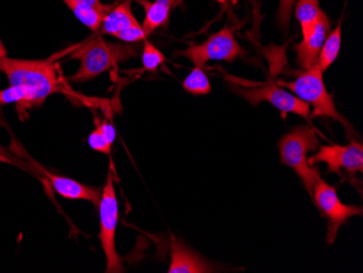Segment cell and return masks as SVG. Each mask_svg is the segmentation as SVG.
Listing matches in <instances>:
<instances>
[{"label": "cell", "instance_id": "1", "mask_svg": "<svg viewBox=\"0 0 363 273\" xmlns=\"http://www.w3.org/2000/svg\"><path fill=\"white\" fill-rule=\"evenodd\" d=\"M138 56V50L132 45L119 44L106 40L101 36L77 47L71 59L81 62L79 70L70 77L71 82L83 83L95 79L101 73L116 69L120 63L126 62Z\"/></svg>", "mask_w": 363, "mask_h": 273}, {"label": "cell", "instance_id": "2", "mask_svg": "<svg viewBox=\"0 0 363 273\" xmlns=\"http://www.w3.org/2000/svg\"><path fill=\"white\" fill-rule=\"evenodd\" d=\"M0 71L7 75L10 85H23L32 89L40 105L52 94L67 91L52 59L22 60L0 56Z\"/></svg>", "mask_w": 363, "mask_h": 273}, {"label": "cell", "instance_id": "3", "mask_svg": "<svg viewBox=\"0 0 363 273\" xmlns=\"http://www.w3.org/2000/svg\"><path fill=\"white\" fill-rule=\"evenodd\" d=\"M277 85L286 87L299 99L312 106L313 111L310 113V117L332 118L346 128L348 135L356 134L350 121L336 110L333 97L328 93L324 84L323 72L320 70L317 65L309 70L299 73L291 82L277 81Z\"/></svg>", "mask_w": 363, "mask_h": 273}, {"label": "cell", "instance_id": "4", "mask_svg": "<svg viewBox=\"0 0 363 273\" xmlns=\"http://www.w3.org/2000/svg\"><path fill=\"white\" fill-rule=\"evenodd\" d=\"M318 147L319 140L315 131L308 126H296L279 142L281 162L297 173L311 197L313 186L321 177L317 168H312L308 164L307 155Z\"/></svg>", "mask_w": 363, "mask_h": 273}, {"label": "cell", "instance_id": "5", "mask_svg": "<svg viewBox=\"0 0 363 273\" xmlns=\"http://www.w3.org/2000/svg\"><path fill=\"white\" fill-rule=\"evenodd\" d=\"M98 209H99V217H101L99 240L107 260L106 272H123V262L116 248V231H117L118 219H119V206H118L111 170L108 172L105 186L101 191V203L98 206Z\"/></svg>", "mask_w": 363, "mask_h": 273}, {"label": "cell", "instance_id": "6", "mask_svg": "<svg viewBox=\"0 0 363 273\" xmlns=\"http://www.w3.org/2000/svg\"><path fill=\"white\" fill-rule=\"evenodd\" d=\"M179 56L191 60L194 66L203 68L211 60L233 62L240 57L246 56V52L234 38L233 30L226 26L201 44L191 45L179 52Z\"/></svg>", "mask_w": 363, "mask_h": 273}, {"label": "cell", "instance_id": "7", "mask_svg": "<svg viewBox=\"0 0 363 273\" xmlns=\"http://www.w3.org/2000/svg\"><path fill=\"white\" fill-rule=\"evenodd\" d=\"M312 199L315 201L321 215L328 219V242L330 244L333 243L342 224L354 216H362V207L342 203L335 187L328 184L321 178L313 186Z\"/></svg>", "mask_w": 363, "mask_h": 273}, {"label": "cell", "instance_id": "8", "mask_svg": "<svg viewBox=\"0 0 363 273\" xmlns=\"http://www.w3.org/2000/svg\"><path fill=\"white\" fill-rule=\"evenodd\" d=\"M319 162L326 164L328 172L336 173L340 177L362 173V143L352 140L350 145L346 146H320L319 152L308 158L309 166L313 167Z\"/></svg>", "mask_w": 363, "mask_h": 273}, {"label": "cell", "instance_id": "9", "mask_svg": "<svg viewBox=\"0 0 363 273\" xmlns=\"http://www.w3.org/2000/svg\"><path fill=\"white\" fill-rule=\"evenodd\" d=\"M234 91L252 106H258L262 101H268L277 109L287 113H295L305 119H309L310 106L299 99L297 96L289 93L279 85L269 83L259 87H234Z\"/></svg>", "mask_w": 363, "mask_h": 273}, {"label": "cell", "instance_id": "10", "mask_svg": "<svg viewBox=\"0 0 363 273\" xmlns=\"http://www.w3.org/2000/svg\"><path fill=\"white\" fill-rule=\"evenodd\" d=\"M330 32H331V24L326 14L321 10L315 30H312V33L307 38L295 46L297 62L303 70H309L317 65L318 57Z\"/></svg>", "mask_w": 363, "mask_h": 273}, {"label": "cell", "instance_id": "11", "mask_svg": "<svg viewBox=\"0 0 363 273\" xmlns=\"http://www.w3.org/2000/svg\"><path fill=\"white\" fill-rule=\"evenodd\" d=\"M43 174L48 179L49 182L54 187L55 191L65 199H83V201H91L95 207L98 208L101 199V189L99 187L87 186L77 182L72 179L65 178L61 175L52 174L40 168Z\"/></svg>", "mask_w": 363, "mask_h": 273}, {"label": "cell", "instance_id": "12", "mask_svg": "<svg viewBox=\"0 0 363 273\" xmlns=\"http://www.w3.org/2000/svg\"><path fill=\"white\" fill-rule=\"evenodd\" d=\"M170 257L171 264L169 267V273L212 272L211 267L207 264V262L179 240H172Z\"/></svg>", "mask_w": 363, "mask_h": 273}, {"label": "cell", "instance_id": "13", "mask_svg": "<svg viewBox=\"0 0 363 273\" xmlns=\"http://www.w3.org/2000/svg\"><path fill=\"white\" fill-rule=\"evenodd\" d=\"M63 3L72 10L82 23L93 32L99 30L106 14L114 6V4L106 5L101 0H63Z\"/></svg>", "mask_w": 363, "mask_h": 273}, {"label": "cell", "instance_id": "14", "mask_svg": "<svg viewBox=\"0 0 363 273\" xmlns=\"http://www.w3.org/2000/svg\"><path fill=\"white\" fill-rule=\"evenodd\" d=\"M145 10V19L142 28L146 36H150L157 28L166 26L172 10L183 0H136Z\"/></svg>", "mask_w": 363, "mask_h": 273}, {"label": "cell", "instance_id": "15", "mask_svg": "<svg viewBox=\"0 0 363 273\" xmlns=\"http://www.w3.org/2000/svg\"><path fill=\"white\" fill-rule=\"evenodd\" d=\"M140 22L136 19L132 11V0H123L106 14L104 18L101 28L97 30L99 36L111 35L117 33L119 30L130 26H138Z\"/></svg>", "mask_w": 363, "mask_h": 273}, {"label": "cell", "instance_id": "16", "mask_svg": "<svg viewBox=\"0 0 363 273\" xmlns=\"http://www.w3.org/2000/svg\"><path fill=\"white\" fill-rule=\"evenodd\" d=\"M16 104V111L20 117L26 115L30 108L40 106L35 93L23 85H10L8 89L0 91V106Z\"/></svg>", "mask_w": 363, "mask_h": 273}, {"label": "cell", "instance_id": "17", "mask_svg": "<svg viewBox=\"0 0 363 273\" xmlns=\"http://www.w3.org/2000/svg\"><path fill=\"white\" fill-rule=\"evenodd\" d=\"M320 12L319 0H298L296 4L295 16L301 23L303 40L315 30Z\"/></svg>", "mask_w": 363, "mask_h": 273}, {"label": "cell", "instance_id": "18", "mask_svg": "<svg viewBox=\"0 0 363 273\" xmlns=\"http://www.w3.org/2000/svg\"><path fill=\"white\" fill-rule=\"evenodd\" d=\"M342 45V24H338L335 30L328 33L321 52L318 57L317 66L322 72H325L333 65L340 52Z\"/></svg>", "mask_w": 363, "mask_h": 273}, {"label": "cell", "instance_id": "19", "mask_svg": "<svg viewBox=\"0 0 363 273\" xmlns=\"http://www.w3.org/2000/svg\"><path fill=\"white\" fill-rule=\"evenodd\" d=\"M116 140V130L109 122L98 123L95 130L89 134V144L96 152L110 155L111 146Z\"/></svg>", "mask_w": 363, "mask_h": 273}, {"label": "cell", "instance_id": "20", "mask_svg": "<svg viewBox=\"0 0 363 273\" xmlns=\"http://www.w3.org/2000/svg\"><path fill=\"white\" fill-rule=\"evenodd\" d=\"M183 87L187 93L193 95H207L211 91L209 77L203 72V68H195L185 77Z\"/></svg>", "mask_w": 363, "mask_h": 273}, {"label": "cell", "instance_id": "21", "mask_svg": "<svg viewBox=\"0 0 363 273\" xmlns=\"http://www.w3.org/2000/svg\"><path fill=\"white\" fill-rule=\"evenodd\" d=\"M166 61V57L150 40H145L143 50V68L148 72H156L159 67Z\"/></svg>", "mask_w": 363, "mask_h": 273}, {"label": "cell", "instance_id": "22", "mask_svg": "<svg viewBox=\"0 0 363 273\" xmlns=\"http://www.w3.org/2000/svg\"><path fill=\"white\" fill-rule=\"evenodd\" d=\"M113 38L130 44V43L140 42V40H145L147 36L144 30H143L142 26L138 24V26H130V28L119 30L117 33L113 34Z\"/></svg>", "mask_w": 363, "mask_h": 273}, {"label": "cell", "instance_id": "23", "mask_svg": "<svg viewBox=\"0 0 363 273\" xmlns=\"http://www.w3.org/2000/svg\"><path fill=\"white\" fill-rule=\"evenodd\" d=\"M295 3L296 0H279V10H277V23L282 30H289L291 12H293Z\"/></svg>", "mask_w": 363, "mask_h": 273}, {"label": "cell", "instance_id": "24", "mask_svg": "<svg viewBox=\"0 0 363 273\" xmlns=\"http://www.w3.org/2000/svg\"><path fill=\"white\" fill-rule=\"evenodd\" d=\"M0 162H5V164L16 165L14 162L13 158H10L7 155H4L0 152Z\"/></svg>", "mask_w": 363, "mask_h": 273}, {"label": "cell", "instance_id": "25", "mask_svg": "<svg viewBox=\"0 0 363 273\" xmlns=\"http://www.w3.org/2000/svg\"><path fill=\"white\" fill-rule=\"evenodd\" d=\"M0 56H7V50L1 40H0Z\"/></svg>", "mask_w": 363, "mask_h": 273}]
</instances>
